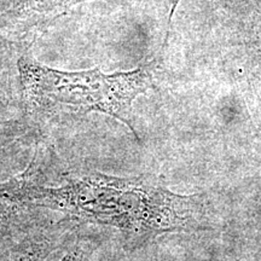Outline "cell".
<instances>
[{"label": "cell", "instance_id": "6da1fadb", "mask_svg": "<svg viewBox=\"0 0 261 261\" xmlns=\"http://www.w3.org/2000/svg\"><path fill=\"white\" fill-rule=\"evenodd\" d=\"M17 200L86 225L115 227L130 243L202 228L201 203L158 177L120 178L67 167L52 146H37L23 172L2 182Z\"/></svg>", "mask_w": 261, "mask_h": 261}, {"label": "cell", "instance_id": "7a4b0ae2", "mask_svg": "<svg viewBox=\"0 0 261 261\" xmlns=\"http://www.w3.org/2000/svg\"><path fill=\"white\" fill-rule=\"evenodd\" d=\"M17 64L24 116L31 121L42 127V120L58 114L100 112L128 126L137 140H140L133 125L132 104L152 86L155 62L136 70L112 75L103 74L98 68L83 71L55 70L28 55L19 58Z\"/></svg>", "mask_w": 261, "mask_h": 261}, {"label": "cell", "instance_id": "3957f363", "mask_svg": "<svg viewBox=\"0 0 261 261\" xmlns=\"http://www.w3.org/2000/svg\"><path fill=\"white\" fill-rule=\"evenodd\" d=\"M44 138V128L24 115L0 119V182L23 172Z\"/></svg>", "mask_w": 261, "mask_h": 261}, {"label": "cell", "instance_id": "277c9868", "mask_svg": "<svg viewBox=\"0 0 261 261\" xmlns=\"http://www.w3.org/2000/svg\"><path fill=\"white\" fill-rule=\"evenodd\" d=\"M55 215L54 212L17 200L0 182V254L56 220Z\"/></svg>", "mask_w": 261, "mask_h": 261}, {"label": "cell", "instance_id": "5b68a950", "mask_svg": "<svg viewBox=\"0 0 261 261\" xmlns=\"http://www.w3.org/2000/svg\"><path fill=\"white\" fill-rule=\"evenodd\" d=\"M81 223L58 217L22 242L0 254V261H46L76 237Z\"/></svg>", "mask_w": 261, "mask_h": 261}, {"label": "cell", "instance_id": "8992f818", "mask_svg": "<svg viewBox=\"0 0 261 261\" xmlns=\"http://www.w3.org/2000/svg\"><path fill=\"white\" fill-rule=\"evenodd\" d=\"M86 0H23L14 9V18L25 28L46 24Z\"/></svg>", "mask_w": 261, "mask_h": 261}, {"label": "cell", "instance_id": "52a82bcc", "mask_svg": "<svg viewBox=\"0 0 261 261\" xmlns=\"http://www.w3.org/2000/svg\"><path fill=\"white\" fill-rule=\"evenodd\" d=\"M83 227V226H81ZM90 253V240L86 234L81 233V228L76 237L65 248V254L52 261H86Z\"/></svg>", "mask_w": 261, "mask_h": 261}]
</instances>
